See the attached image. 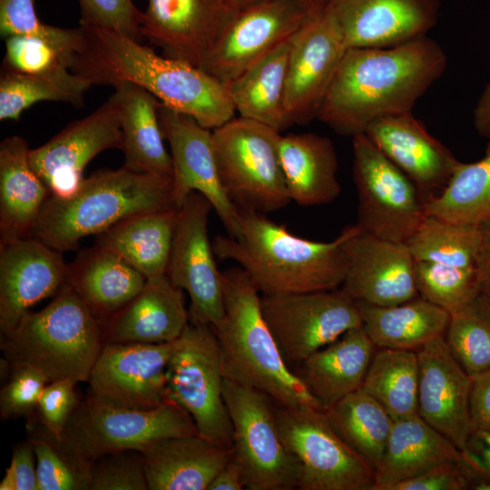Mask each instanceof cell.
Listing matches in <instances>:
<instances>
[{
	"label": "cell",
	"instance_id": "6da1fadb",
	"mask_svg": "<svg viewBox=\"0 0 490 490\" xmlns=\"http://www.w3.org/2000/svg\"><path fill=\"white\" fill-rule=\"evenodd\" d=\"M446 64L444 49L427 36L389 47L348 48L317 118L339 135L364 134L378 119L413 113Z\"/></svg>",
	"mask_w": 490,
	"mask_h": 490
},
{
	"label": "cell",
	"instance_id": "7a4b0ae2",
	"mask_svg": "<svg viewBox=\"0 0 490 490\" xmlns=\"http://www.w3.org/2000/svg\"><path fill=\"white\" fill-rule=\"evenodd\" d=\"M80 26L83 41L71 71L92 85L136 84L164 106L211 130L234 117L228 88L201 68L159 55L119 33L84 23Z\"/></svg>",
	"mask_w": 490,
	"mask_h": 490
},
{
	"label": "cell",
	"instance_id": "3957f363",
	"mask_svg": "<svg viewBox=\"0 0 490 490\" xmlns=\"http://www.w3.org/2000/svg\"><path fill=\"white\" fill-rule=\"evenodd\" d=\"M236 237L216 236V258L237 263L261 295L301 293L341 287L347 271L344 242L348 225L331 241H316L291 233L265 214L240 209Z\"/></svg>",
	"mask_w": 490,
	"mask_h": 490
},
{
	"label": "cell",
	"instance_id": "277c9868",
	"mask_svg": "<svg viewBox=\"0 0 490 490\" xmlns=\"http://www.w3.org/2000/svg\"><path fill=\"white\" fill-rule=\"evenodd\" d=\"M224 319L213 328L224 378L268 395L277 405L326 411L289 368L263 317L261 296L240 267L221 271Z\"/></svg>",
	"mask_w": 490,
	"mask_h": 490
},
{
	"label": "cell",
	"instance_id": "5b68a950",
	"mask_svg": "<svg viewBox=\"0 0 490 490\" xmlns=\"http://www.w3.org/2000/svg\"><path fill=\"white\" fill-rule=\"evenodd\" d=\"M174 207L172 178L123 166L104 169L83 178L68 197L50 195L31 236L62 253L76 250L83 238L97 236L134 215Z\"/></svg>",
	"mask_w": 490,
	"mask_h": 490
},
{
	"label": "cell",
	"instance_id": "8992f818",
	"mask_svg": "<svg viewBox=\"0 0 490 490\" xmlns=\"http://www.w3.org/2000/svg\"><path fill=\"white\" fill-rule=\"evenodd\" d=\"M103 334L102 321L65 283L46 307L26 311L2 335L0 348L8 361L35 367L49 382H86L103 345Z\"/></svg>",
	"mask_w": 490,
	"mask_h": 490
},
{
	"label": "cell",
	"instance_id": "52a82bcc",
	"mask_svg": "<svg viewBox=\"0 0 490 490\" xmlns=\"http://www.w3.org/2000/svg\"><path fill=\"white\" fill-rule=\"evenodd\" d=\"M280 132L243 117L212 130L221 185L240 209L263 214L286 207L289 197L279 158Z\"/></svg>",
	"mask_w": 490,
	"mask_h": 490
},
{
	"label": "cell",
	"instance_id": "ba28073f",
	"mask_svg": "<svg viewBox=\"0 0 490 490\" xmlns=\"http://www.w3.org/2000/svg\"><path fill=\"white\" fill-rule=\"evenodd\" d=\"M166 379L168 397L190 414L199 436L232 448V425L223 398L220 349L211 326L189 321L173 341Z\"/></svg>",
	"mask_w": 490,
	"mask_h": 490
},
{
	"label": "cell",
	"instance_id": "9c48e42d",
	"mask_svg": "<svg viewBox=\"0 0 490 490\" xmlns=\"http://www.w3.org/2000/svg\"><path fill=\"white\" fill-rule=\"evenodd\" d=\"M199 435L190 414L172 398L151 409L115 407L87 394L62 434L84 457L94 461L116 451L142 452L156 441Z\"/></svg>",
	"mask_w": 490,
	"mask_h": 490
},
{
	"label": "cell",
	"instance_id": "30bf717a",
	"mask_svg": "<svg viewBox=\"0 0 490 490\" xmlns=\"http://www.w3.org/2000/svg\"><path fill=\"white\" fill-rule=\"evenodd\" d=\"M223 398L232 425L233 457L241 468L245 489L298 488L299 464L280 437L275 402L261 391L227 378Z\"/></svg>",
	"mask_w": 490,
	"mask_h": 490
},
{
	"label": "cell",
	"instance_id": "8fae6325",
	"mask_svg": "<svg viewBox=\"0 0 490 490\" xmlns=\"http://www.w3.org/2000/svg\"><path fill=\"white\" fill-rule=\"evenodd\" d=\"M357 225L377 238L406 244L425 219L417 186L366 134L352 138Z\"/></svg>",
	"mask_w": 490,
	"mask_h": 490
},
{
	"label": "cell",
	"instance_id": "7c38bea8",
	"mask_svg": "<svg viewBox=\"0 0 490 490\" xmlns=\"http://www.w3.org/2000/svg\"><path fill=\"white\" fill-rule=\"evenodd\" d=\"M280 437L299 464L301 490H371L376 471L331 427L325 411L275 403Z\"/></svg>",
	"mask_w": 490,
	"mask_h": 490
},
{
	"label": "cell",
	"instance_id": "4fadbf2b",
	"mask_svg": "<svg viewBox=\"0 0 490 490\" xmlns=\"http://www.w3.org/2000/svg\"><path fill=\"white\" fill-rule=\"evenodd\" d=\"M263 317L289 365L299 364L347 331L362 326L357 302L341 288L261 295Z\"/></svg>",
	"mask_w": 490,
	"mask_h": 490
},
{
	"label": "cell",
	"instance_id": "5bb4252c",
	"mask_svg": "<svg viewBox=\"0 0 490 490\" xmlns=\"http://www.w3.org/2000/svg\"><path fill=\"white\" fill-rule=\"evenodd\" d=\"M211 210V202L197 191L190 193L178 208L166 275L187 291L190 321L216 328L223 321L225 310L221 271L209 239Z\"/></svg>",
	"mask_w": 490,
	"mask_h": 490
},
{
	"label": "cell",
	"instance_id": "9a60e30c",
	"mask_svg": "<svg viewBox=\"0 0 490 490\" xmlns=\"http://www.w3.org/2000/svg\"><path fill=\"white\" fill-rule=\"evenodd\" d=\"M314 12L307 0H264L243 9L228 24L201 68L227 87L257 59L289 39Z\"/></svg>",
	"mask_w": 490,
	"mask_h": 490
},
{
	"label": "cell",
	"instance_id": "2e32d148",
	"mask_svg": "<svg viewBox=\"0 0 490 490\" xmlns=\"http://www.w3.org/2000/svg\"><path fill=\"white\" fill-rule=\"evenodd\" d=\"M289 44L284 96L289 125L317 118L348 50L336 20L325 6L309 17Z\"/></svg>",
	"mask_w": 490,
	"mask_h": 490
},
{
	"label": "cell",
	"instance_id": "e0dca14e",
	"mask_svg": "<svg viewBox=\"0 0 490 490\" xmlns=\"http://www.w3.org/2000/svg\"><path fill=\"white\" fill-rule=\"evenodd\" d=\"M122 145L120 105L114 92L96 110L31 149L29 160L51 195L64 198L79 187L91 160L108 149L122 150Z\"/></svg>",
	"mask_w": 490,
	"mask_h": 490
},
{
	"label": "cell",
	"instance_id": "ac0fdd59",
	"mask_svg": "<svg viewBox=\"0 0 490 490\" xmlns=\"http://www.w3.org/2000/svg\"><path fill=\"white\" fill-rule=\"evenodd\" d=\"M159 118L171 149L174 205L179 208L192 191L202 194L211 202L229 235L236 237L240 231L239 208L230 200L221 185L212 130L162 103Z\"/></svg>",
	"mask_w": 490,
	"mask_h": 490
},
{
	"label": "cell",
	"instance_id": "d6986e66",
	"mask_svg": "<svg viewBox=\"0 0 490 490\" xmlns=\"http://www.w3.org/2000/svg\"><path fill=\"white\" fill-rule=\"evenodd\" d=\"M173 342L103 343L88 394L121 407L151 409L168 399L166 369Z\"/></svg>",
	"mask_w": 490,
	"mask_h": 490
},
{
	"label": "cell",
	"instance_id": "ffe728a7",
	"mask_svg": "<svg viewBox=\"0 0 490 490\" xmlns=\"http://www.w3.org/2000/svg\"><path fill=\"white\" fill-rule=\"evenodd\" d=\"M347 271L341 289L355 301L393 306L418 297L406 244L377 238L353 224L344 242Z\"/></svg>",
	"mask_w": 490,
	"mask_h": 490
},
{
	"label": "cell",
	"instance_id": "44dd1931",
	"mask_svg": "<svg viewBox=\"0 0 490 490\" xmlns=\"http://www.w3.org/2000/svg\"><path fill=\"white\" fill-rule=\"evenodd\" d=\"M236 14L223 0H147L140 33L166 56L201 68Z\"/></svg>",
	"mask_w": 490,
	"mask_h": 490
},
{
	"label": "cell",
	"instance_id": "7402d4cb",
	"mask_svg": "<svg viewBox=\"0 0 490 490\" xmlns=\"http://www.w3.org/2000/svg\"><path fill=\"white\" fill-rule=\"evenodd\" d=\"M439 0H326L347 48L389 47L426 36Z\"/></svg>",
	"mask_w": 490,
	"mask_h": 490
},
{
	"label": "cell",
	"instance_id": "603a6c76",
	"mask_svg": "<svg viewBox=\"0 0 490 490\" xmlns=\"http://www.w3.org/2000/svg\"><path fill=\"white\" fill-rule=\"evenodd\" d=\"M62 252L28 236L0 242V332L9 333L37 302L66 283Z\"/></svg>",
	"mask_w": 490,
	"mask_h": 490
},
{
	"label": "cell",
	"instance_id": "cb8c5ba5",
	"mask_svg": "<svg viewBox=\"0 0 490 490\" xmlns=\"http://www.w3.org/2000/svg\"><path fill=\"white\" fill-rule=\"evenodd\" d=\"M417 357V414L463 451L473 431L469 411L472 377L456 360L444 336L425 345Z\"/></svg>",
	"mask_w": 490,
	"mask_h": 490
},
{
	"label": "cell",
	"instance_id": "d4e9b609",
	"mask_svg": "<svg viewBox=\"0 0 490 490\" xmlns=\"http://www.w3.org/2000/svg\"><path fill=\"white\" fill-rule=\"evenodd\" d=\"M364 134L408 176L426 200L446 186L460 162L413 113L378 119Z\"/></svg>",
	"mask_w": 490,
	"mask_h": 490
},
{
	"label": "cell",
	"instance_id": "484cf974",
	"mask_svg": "<svg viewBox=\"0 0 490 490\" xmlns=\"http://www.w3.org/2000/svg\"><path fill=\"white\" fill-rule=\"evenodd\" d=\"M189 321L183 290L164 274L146 279L142 289L103 322V343L173 342Z\"/></svg>",
	"mask_w": 490,
	"mask_h": 490
},
{
	"label": "cell",
	"instance_id": "4316f807",
	"mask_svg": "<svg viewBox=\"0 0 490 490\" xmlns=\"http://www.w3.org/2000/svg\"><path fill=\"white\" fill-rule=\"evenodd\" d=\"M142 455L149 490H208L233 450L191 435L156 441Z\"/></svg>",
	"mask_w": 490,
	"mask_h": 490
},
{
	"label": "cell",
	"instance_id": "83f0119b",
	"mask_svg": "<svg viewBox=\"0 0 490 490\" xmlns=\"http://www.w3.org/2000/svg\"><path fill=\"white\" fill-rule=\"evenodd\" d=\"M279 149L290 201L309 207L328 204L338 198V162L328 137L313 132L280 134Z\"/></svg>",
	"mask_w": 490,
	"mask_h": 490
},
{
	"label": "cell",
	"instance_id": "f1b7e54d",
	"mask_svg": "<svg viewBox=\"0 0 490 490\" xmlns=\"http://www.w3.org/2000/svg\"><path fill=\"white\" fill-rule=\"evenodd\" d=\"M376 349L360 326L309 356L295 373L327 410L361 387Z\"/></svg>",
	"mask_w": 490,
	"mask_h": 490
},
{
	"label": "cell",
	"instance_id": "f546056e",
	"mask_svg": "<svg viewBox=\"0 0 490 490\" xmlns=\"http://www.w3.org/2000/svg\"><path fill=\"white\" fill-rule=\"evenodd\" d=\"M30 150L18 135L0 143V242L31 236L51 195L31 165Z\"/></svg>",
	"mask_w": 490,
	"mask_h": 490
},
{
	"label": "cell",
	"instance_id": "4dcf8cb0",
	"mask_svg": "<svg viewBox=\"0 0 490 490\" xmlns=\"http://www.w3.org/2000/svg\"><path fill=\"white\" fill-rule=\"evenodd\" d=\"M66 283L103 324L142 289L146 278L115 253L94 244L68 264Z\"/></svg>",
	"mask_w": 490,
	"mask_h": 490
},
{
	"label": "cell",
	"instance_id": "1f68e13d",
	"mask_svg": "<svg viewBox=\"0 0 490 490\" xmlns=\"http://www.w3.org/2000/svg\"><path fill=\"white\" fill-rule=\"evenodd\" d=\"M123 136V167L132 172L172 178V162L164 145L161 102L142 87L122 83L114 86Z\"/></svg>",
	"mask_w": 490,
	"mask_h": 490
},
{
	"label": "cell",
	"instance_id": "d6a6232c",
	"mask_svg": "<svg viewBox=\"0 0 490 490\" xmlns=\"http://www.w3.org/2000/svg\"><path fill=\"white\" fill-rule=\"evenodd\" d=\"M461 458L462 451L418 415L395 420L371 490H387L436 464Z\"/></svg>",
	"mask_w": 490,
	"mask_h": 490
},
{
	"label": "cell",
	"instance_id": "836d02e7",
	"mask_svg": "<svg viewBox=\"0 0 490 490\" xmlns=\"http://www.w3.org/2000/svg\"><path fill=\"white\" fill-rule=\"evenodd\" d=\"M178 208L140 213L96 236L108 250L140 271L146 279L166 274Z\"/></svg>",
	"mask_w": 490,
	"mask_h": 490
},
{
	"label": "cell",
	"instance_id": "e575fe53",
	"mask_svg": "<svg viewBox=\"0 0 490 490\" xmlns=\"http://www.w3.org/2000/svg\"><path fill=\"white\" fill-rule=\"evenodd\" d=\"M356 302L362 326L377 348L417 352L445 335L450 318L447 311L419 296L393 306Z\"/></svg>",
	"mask_w": 490,
	"mask_h": 490
},
{
	"label": "cell",
	"instance_id": "d590c367",
	"mask_svg": "<svg viewBox=\"0 0 490 490\" xmlns=\"http://www.w3.org/2000/svg\"><path fill=\"white\" fill-rule=\"evenodd\" d=\"M289 39L257 59L227 86L235 111L240 117L264 123L279 132L289 125L284 96Z\"/></svg>",
	"mask_w": 490,
	"mask_h": 490
},
{
	"label": "cell",
	"instance_id": "8d00e7d4",
	"mask_svg": "<svg viewBox=\"0 0 490 490\" xmlns=\"http://www.w3.org/2000/svg\"><path fill=\"white\" fill-rule=\"evenodd\" d=\"M337 435L376 469L380 465L395 420L361 388L325 411Z\"/></svg>",
	"mask_w": 490,
	"mask_h": 490
},
{
	"label": "cell",
	"instance_id": "74e56055",
	"mask_svg": "<svg viewBox=\"0 0 490 490\" xmlns=\"http://www.w3.org/2000/svg\"><path fill=\"white\" fill-rule=\"evenodd\" d=\"M418 378L417 352L377 348L360 388L397 420L418 415Z\"/></svg>",
	"mask_w": 490,
	"mask_h": 490
},
{
	"label": "cell",
	"instance_id": "f35d334b",
	"mask_svg": "<svg viewBox=\"0 0 490 490\" xmlns=\"http://www.w3.org/2000/svg\"><path fill=\"white\" fill-rule=\"evenodd\" d=\"M426 215L467 224L490 221V141L484 156L474 162H459L439 194L425 202Z\"/></svg>",
	"mask_w": 490,
	"mask_h": 490
},
{
	"label": "cell",
	"instance_id": "ab89813d",
	"mask_svg": "<svg viewBox=\"0 0 490 490\" xmlns=\"http://www.w3.org/2000/svg\"><path fill=\"white\" fill-rule=\"evenodd\" d=\"M25 432L36 458L39 490H90L93 461L50 431L34 414L26 418Z\"/></svg>",
	"mask_w": 490,
	"mask_h": 490
},
{
	"label": "cell",
	"instance_id": "60d3db41",
	"mask_svg": "<svg viewBox=\"0 0 490 490\" xmlns=\"http://www.w3.org/2000/svg\"><path fill=\"white\" fill-rule=\"evenodd\" d=\"M92 83L71 70L52 74H27L2 70L0 77V120L18 121L35 103L54 101L83 104Z\"/></svg>",
	"mask_w": 490,
	"mask_h": 490
},
{
	"label": "cell",
	"instance_id": "b9f144b4",
	"mask_svg": "<svg viewBox=\"0 0 490 490\" xmlns=\"http://www.w3.org/2000/svg\"><path fill=\"white\" fill-rule=\"evenodd\" d=\"M480 244V226L434 215H426L406 243L415 260L476 270Z\"/></svg>",
	"mask_w": 490,
	"mask_h": 490
},
{
	"label": "cell",
	"instance_id": "7bdbcfd3",
	"mask_svg": "<svg viewBox=\"0 0 490 490\" xmlns=\"http://www.w3.org/2000/svg\"><path fill=\"white\" fill-rule=\"evenodd\" d=\"M449 315L444 337L456 360L471 377L490 370V298L479 292Z\"/></svg>",
	"mask_w": 490,
	"mask_h": 490
},
{
	"label": "cell",
	"instance_id": "ee69618b",
	"mask_svg": "<svg viewBox=\"0 0 490 490\" xmlns=\"http://www.w3.org/2000/svg\"><path fill=\"white\" fill-rule=\"evenodd\" d=\"M414 274L418 296L449 314L480 292L476 269L415 260Z\"/></svg>",
	"mask_w": 490,
	"mask_h": 490
},
{
	"label": "cell",
	"instance_id": "f6af8a7d",
	"mask_svg": "<svg viewBox=\"0 0 490 490\" xmlns=\"http://www.w3.org/2000/svg\"><path fill=\"white\" fill-rule=\"evenodd\" d=\"M0 33L5 38L14 34L43 38L74 58L83 41L81 26L61 28L42 23L34 0H0Z\"/></svg>",
	"mask_w": 490,
	"mask_h": 490
},
{
	"label": "cell",
	"instance_id": "bcb514c9",
	"mask_svg": "<svg viewBox=\"0 0 490 490\" xmlns=\"http://www.w3.org/2000/svg\"><path fill=\"white\" fill-rule=\"evenodd\" d=\"M74 62V56L43 38L25 34L5 38L4 71L52 74L71 70Z\"/></svg>",
	"mask_w": 490,
	"mask_h": 490
},
{
	"label": "cell",
	"instance_id": "7dc6e473",
	"mask_svg": "<svg viewBox=\"0 0 490 490\" xmlns=\"http://www.w3.org/2000/svg\"><path fill=\"white\" fill-rule=\"evenodd\" d=\"M9 363L10 371L0 390V416L5 420L27 418L35 413L40 395L49 381L28 363Z\"/></svg>",
	"mask_w": 490,
	"mask_h": 490
},
{
	"label": "cell",
	"instance_id": "c3c4849f",
	"mask_svg": "<svg viewBox=\"0 0 490 490\" xmlns=\"http://www.w3.org/2000/svg\"><path fill=\"white\" fill-rule=\"evenodd\" d=\"M90 490H149L142 452L122 450L95 459Z\"/></svg>",
	"mask_w": 490,
	"mask_h": 490
},
{
	"label": "cell",
	"instance_id": "681fc988",
	"mask_svg": "<svg viewBox=\"0 0 490 490\" xmlns=\"http://www.w3.org/2000/svg\"><path fill=\"white\" fill-rule=\"evenodd\" d=\"M82 17L80 23L108 29L132 39L142 37V11L132 0H78Z\"/></svg>",
	"mask_w": 490,
	"mask_h": 490
},
{
	"label": "cell",
	"instance_id": "f907efd6",
	"mask_svg": "<svg viewBox=\"0 0 490 490\" xmlns=\"http://www.w3.org/2000/svg\"><path fill=\"white\" fill-rule=\"evenodd\" d=\"M476 476L464 458L452 459L395 484L387 490H465L471 488Z\"/></svg>",
	"mask_w": 490,
	"mask_h": 490
},
{
	"label": "cell",
	"instance_id": "816d5d0a",
	"mask_svg": "<svg viewBox=\"0 0 490 490\" xmlns=\"http://www.w3.org/2000/svg\"><path fill=\"white\" fill-rule=\"evenodd\" d=\"M77 383L58 379L47 383L38 399L34 415L50 431L62 436L80 399L75 391Z\"/></svg>",
	"mask_w": 490,
	"mask_h": 490
},
{
	"label": "cell",
	"instance_id": "f5cc1de1",
	"mask_svg": "<svg viewBox=\"0 0 490 490\" xmlns=\"http://www.w3.org/2000/svg\"><path fill=\"white\" fill-rule=\"evenodd\" d=\"M0 490H39L36 458L31 443H17L10 466L0 483Z\"/></svg>",
	"mask_w": 490,
	"mask_h": 490
},
{
	"label": "cell",
	"instance_id": "db71d44e",
	"mask_svg": "<svg viewBox=\"0 0 490 490\" xmlns=\"http://www.w3.org/2000/svg\"><path fill=\"white\" fill-rule=\"evenodd\" d=\"M469 411L473 430L490 431V370L472 377Z\"/></svg>",
	"mask_w": 490,
	"mask_h": 490
},
{
	"label": "cell",
	"instance_id": "11a10c76",
	"mask_svg": "<svg viewBox=\"0 0 490 490\" xmlns=\"http://www.w3.org/2000/svg\"><path fill=\"white\" fill-rule=\"evenodd\" d=\"M462 455L476 475H490V431L474 429Z\"/></svg>",
	"mask_w": 490,
	"mask_h": 490
},
{
	"label": "cell",
	"instance_id": "9f6ffc18",
	"mask_svg": "<svg viewBox=\"0 0 490 490\" xmlns=\"http://www.w3.org/2000/svg\"><path fill=\"white\" fill-rule=\"evenodd\" d=\"M245 487L241 468L232 455L229 462L215 475L208 490H241Z\"/></svg>",
	"mask_w": 490,
	"mask_h": 490
},
{
	"label": "cell",
	"instance_id": "6f0895ef",
	"mask_svg": "<svg viewBox=\"0 0 490 490\" xmlns=\"http://www.w3.org/2000/svg\"><path fill=\"white\" fill-rule=\"evenodd\" d=\"M481 244L477 262L479 291L490 298V221L480 225Z\"/></svg>",
	"mask_w": 490,
	"mask_h": 490
},
{
	"label": "cell",
	"instance_id": "680465c9",
	"mask_svg": "<svg viewBox=\"0 0 490 490\" xmlns=\"http://www.w3.org/2000/svg\"><path fill=\"white\" fill-rule=\"evenodd\" d=\"M474 124L479 135L490 139V83L485 87L474 109Z\"/></svg>",
	"mask_w": 490,
	"mask_h": 490
},
{
	"label": "cell",
	"instance_id": "91938a15",
	"mask_svg": "<svg viewBox=\"0 0 490 490\" xmlns=\"http://www.w3.org/2000/svg\"><path fill=\"white\" fill-rule=\"evenodd\" d=\"M224 3L234 12L238 13L243 9L257 5L264 0H223Z\"/></svg>",
	"mask_w": 490,
	"mask_h": 490
},
{
	"label": "cell",
	"instance_id": "94428289",
	"mask_svg": "<svg viewBox=\"0 0 490 490\" xmlns=\"http://www.w3.org/2000/svg\"><path fill=\"white\" fill-rule=\"evenodd\" d=\"M470 489L490 490V475H477Z\"/></svg>",
	"mask_w": 490,
	"mask_h": 490
},
{
	"label": "cell",
	"instance_id": "6125c7cd",
	"mask_svg": "<svg viewBox=\"0 0 490 490\" xmlns=\"http://www.w3.org/2000/svg\"><path fill=\"white\" fill-rule=\"evenodd\" d=\"M310 5L316 10H320L324 7L326 0H307Z\"/></svg>",
	"mask_w": 490,
	"mask_h": 490
}]
</instances>
